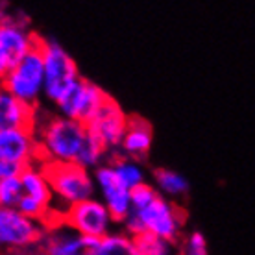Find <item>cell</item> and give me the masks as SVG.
I'll use <instances>...</instances> for the list:
<instances>
[{
	"label": "cell",
	"mask_w": 255,
	"mask_h": 255,
	"mask_svg": "<svg viewBox=\"0 0 255 255\" xmlns=\"http://www.w3.org/2000/svg\"><path fill=\"white\" fill-rule=\"evenodd\" d=\"M129 215L122 224V231L129 237L152 235L168 244H178L185 233L187 213L176 202L155 192L150 183L135 187L129 198Z\"/></svg>",
	"instance_id": "obj_1"
},
{
	"label": "cell",
	"mask_w": 255,
	"mask_h": 255,
	"mask_svg": "<svg viewBox=\"0 0 255 255\" xmlns=\"http://www.w3.org/2000/svg\"><path fill=\"white\" fill-rule=\"evenodd\" d=\"M33 135L37 142L39 163H76L82 152L83 142L87 139V129L83 124L74 122L67 117L41 115L33 126Z\"/></svg>",
	"instance_id": "obj_2"
},
{
	"label": "cell",
	"mask_w": 255,
	"mask_h": 255,
	"mask_svg": "<svg viewBox=\"0 0 255 255\" xmlns=\"http://www.w3.org/2000/svg\"><path fill=\"white\" fill-rule=\"evenodd\" d=\"M39 166L48 181L54 204L58 202L56 205L58 209L63 211L69 205L96 196L93 174L83 166L76 163H52V161H41Z\"/></svg>",
	"instance_id": "obj_3"
},
{
	"label": "cell",
	"mask_w": 255,
	"mask_h": 255,
	"mask_svg": "<svg viewBox=\"0 0 255 255\" xmlns=\"http://www.w3.org/2000/svg\"><path fill=\"white\" fill-rule=\"evenodd\" d=\"M39 48L43 56V96L56 106L82 76L74 58L59 43L41 37Z\"/></svg>",
	"instance_id": "obj_4"
},
{
	"label": "cell",
	"mask_w": 255,
	"mask_h": 255,
	"mask_svg": "<svg viewBox=\"0 0 255 255\" xmlns=\"http://www.w3.org/2000/svg\"><path fill=\"white\" fill-rule=\"evenodd\" d=\"M19 181L22 196H20L19 204L15 205V209L32 220L43 222L46 228L59 224L61 209H58L54 204V196H52L48 181H46L39 163L20 168Z\"/></svg>",
	"instance_id": "obj_5"
},
{
	"label": "cell",
	"mask_w": 255,
	"mask_h": 255,
	"mask_svg": "<svg viewBox=\"0 0 255 255\" xmlns=\"http://www.w3.org/2000/svg\"><path fill=\"white\" fill-rule=\"evenodd\" d=\"M0 89L32 108H39L43 98V56L39 45L9 67Z\"/></svg>",
	"instance_id": "obj_6"
},
{
	"label": "cell",
	"mask_w": 255,
	"mask_h": 255,
	"mask_svg": "<svg viewBox=\"0 0 255 255\" xmlns=\"http://www.w3.org/2000/svg\"><path fill=\"white\" fill-rule=\"evenodd\" d=\"M59 222L70 231L91 241H98L109 235L115 228L113 218L109 217L108 209L96 196L65 207L59 215Z\"/></svg>",
	"instance_id": "obj_7"
},
{
	"label": "cell",
	"mask_w": 255,
	"mask_h": 255,
	"mask_svg": "<svg viewBox=\"0 0 255 255\" xmlns=\"http://www.w3.org/2000/svg\"><path fill=\"white\" fill-rule=\"evenodd\" d=\"M43 222L24 217L17 209L0 207V255H13L39 246L45 235Z\"/></svg>",
	"instance_id": "obj_8"
},
{
	"label": "cell",
	"mask_w": 255,
	"mask_h": 255,
	"mask_svg": "<svg viewBox=\"0 0 255 255\" xmlns=\"http://www.w3.org/2000/svg\"><path fill=\"white\" fill-rule=\"evenodd\" d=\"M39 39L22 11H9L7 7L0 17V54L11 65L37 48Z\"/></svg>",
	"instance_id": "obj_9"
},
{
	"label": "cell",
	"mask_w": 255,
	"mask_h": 255,
	"mask_svg": "<svg viewBox=\"0 0 255 255\" xmlns=\"http://www.w3.org/2000/svg\"><path fill=\"white\" fill-rule=\"evenodd\" d=\"M128 117L129 115L121 108V104L113 96H108L102 108L85 124L87 135L93 137L96 142H100L109 155H113L121 146V140L128 126Z\"/></svg>",
	"instance_id": "obj_10"
},
{
	"label": "cell",
	"mask_w": 255,
	"mask_h": 255,
	"mask_svg": "<svg viewBox=\"0 0 255 255\" xmlns=\"http://www.w3.org/2000/svg\"><path fill=\"white\" fill-rule=\"evenodd\" d=\"M108 93L98 87V83H93L91 80L80 78L69 93L56 104L59 115L67 117L70 121L87 124L95 117V113L102 108V104L108 100Z\"/></svg>",
	"instance_id": "obj_11"
},
{
	"label": "cell",
	"mask_w": 255,
	"mask_h": 255,
	"mask_svg": "<svg viewBox=\"0 0 255 255\" xmlns=\"http://www.w3.org/2000/svg\"><path fill=\"white\" fill-rule=\"evenodd\" d=\"M93 181H95V191L100 194V202L104 204V207L108 209L109 217L113 218V222L124 224V220L129 215L131 204H129V198H131V191H128L119 183V179L115 178V174L111 170L109 163L106 161L104 165H100L98 168L93 170Z\"/></svg>",
	"instance_id": "obj_12"
},
{
	"label": "cell",
	"mask_w": 255,
	"mask_h": 255,
	"mask_svg": "<svg viewBox=\"0 0 255 255\" xmlns=\"http://www.w3.org/2000/svg\"><path fill=\"white\" fill-rule=\"evenodd\" d=\"M0 161L17 168L39 163L37 142L33 129L2 128L0 129Z\"/></svg>",
	"instance_id": "obj_13"
},
{
	"label": "cell",
	"mask_w": 255,
	"mask_h": 255,
	"mask_svg": "<svg viewBox=\"0 0 255 255\" xmlns=\"http://www.w3.org/2000/svg\"><path fill=\"white\" fill-rule=\"evenodd\" d=\"M96 241L78 235L63 224L48 226L39 243V255H91Z\"/></svg>",
	"instance_id": "obj_14"
},
{
	"label": "cell",
	"mask_w": 255,
	"mask_h": 255,
	"mask_svg": "<svg viewBox=\"0 0 255 255\" xmlns=\"http://www.w3.org/2000/svg\"><path fill=\"white\" fill-rule=\"evenodd\" d=\"M153 142L152 124L139 115L128 117V126L124 137L121 140V146L117 150L119 155L129 157L133 161H142L150 153Z\"/></svg>",
	"instance_id": "obj_15"
},
{
	"label": "cell",
	"mask_w": 255,
	"mask_h": 255,
	"mask_svg": "<svg viewBox=\"0 0 255 255\" xmlns=\"http://www.w3.org/2000/svg\"><path fill=\"white\" fill-rule=\"evenodd\" d=\"M39 108H32L0 89V129L2 128H28L33 129Z\"/></svg>",
	"instance_id": "obj_16"
},
{
	"label": "cell",
	"mask_w": 255,
	"mask_h": 255,
	"mask_svg": "<svg viewBox=\"0 0 255 255\" xmlns=\"http://www.w3.org/2000/svg\"><path fill=\"white\" fill-rule=\"evenodd\" d=\"M148 183L155 189L157 194L170 202L187 196V192L191 189L185 176H181L172 168H155L152 172V181H148Z\"/></svg>",
	"instance_id": "obj_17"
},
{
	"label": "cell",
	"mask_w": 255,
	"mask_h": 255,
	"mask_svg": "<svg viewBox=\"0 0 255 255\" xmlns=\"http://www.w3.org/2000/svg\"><path fill=\"white\" fill-rule=\"evenodd\" d=\"M108 163L111 166L113 174H115V178L119 179V183L128 191H133L135 187L148 181L146 170H144V166L140 165V161H133L129 157L113 153V155H109Z\"/></svg>",
	"instance_id": "obj_18"
},
{
	"label": "cell",
	"mask_w": 255,
	"mask_h": 255,
	"mask_svg": "<svg viewBox=\"0 0 255 255\" xmlns=\"http://www.w3.org/2000/svg\"><path fill=\"white\" fill-rule=\"evenodd\" d=\"M91 255H137L133 237L126 231H111L109 235L98 239Z\"/></svg>",
	"instance_id": "obj_19"
},
{
	"label": "cell",
	"mask_w": 255,
	"mask_h": 255,
	"mask_svg": "<svg viewBox=\"0 0 255 255\" xmlns=\"http://www.w3.org/2000/svg\"><path fill=\"white\" fill-rule=\"evenodd\" d=\"M108 159H109L108 150H106L100 142H96L93 137L87 135V139H85V142H83L82 152H80V155H78V159H76V165L83 166L85 170L93 172L95 168L104 165Z\"/></svg>",
	"instance_id": "obj_20"
},
{
	"label": "cell",
	"mask_w": 255,
	"mask_h": 255,
	"mask_svg": "<svg viewBox=\"0 0 255 255\" xmlns=\"http://www.w3.org/2000/svg\"><path fill=\"white\" fill-rule=\"evenodd\" d=\"M137 255H172V244L161 241L152 235L133 237Z\"/></svg>",
	"instance_id": "obj_21"
},
{
	"label": "cell",
	"mask_w": 255,
	"mask_h": 255,
	"mask_svg": "<svg viewBox=\"0 0 255 255\" xmlns=\"http://www.w3.org/2000/svg\"><path fill=\"white\" fill-rule=\"evenodd\" d=\"M20 196H22V189H20L19 176L0 181V207L2 209H15Z\"/></svg>",
	"instance_id": "obj_22"
},
{
	"label": "cell",
	"mask_w": 255,
	"mask_h": 255,
	"mask_svg": "<svg viewBox=\"0 0 255 255\" xmlns=\"http://www.w3.org/2000/svg\"><path fill=\"white\" fill-rule=\"evenodd\" d=\"M178 255H209L207 252V241L200 231L183 233L179 239V252Z\"/></svg>",
	"instance_id": "obj_23"
},
{
	"label": "cell",
	"mask_w": 255,
	"mask_h": 255,
	"mask_svg": "<svg viewBox=\"0 0 255 255\" xmlns=\"http://www.w3.org/2000/svg\"><path fill=\"white\" fill-rule=\"evenodd\" d=\"M20 168H17V166L13 165H7V163H4V161H0V181L6 178H13V176H19Z\"/></svg>",
	"instance_id": "obj_24"
},
{
	"label": "cell",
	"mask_w": 255,
	"mask_h": 255,
	"mask_svg": "<svg viewBox=\"0 0 255 255\" xmlns=\"http://www.w3.org/2000/svg\"><path fill=\"white\" fill-rule=\"evenodd\" d=\"M9 67H11V63L7 61L2 54H0V83H2V80L6 78V74H7V70H9Z\"/></svg>",
	"instance_id": "obj_25"
}]
</instances>
